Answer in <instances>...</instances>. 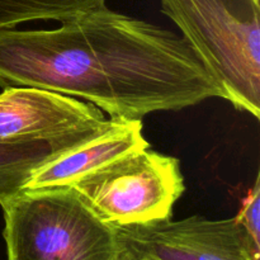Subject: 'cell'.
Returning <instances> with one entry per match:
<instances>
[{
  "mask_svg": "<svg viewBox=\"0 0 260 260\" xmlns=\"http://www.w3.org/2000/svg\"><path fill=\"white\" fill-rule=\"evenodd\" d=\"M135 260H154V259H149V258H140V259H135Z\"/></svg>",
  "mask_w": 260,
  "mask_h": 260,
  "instance_id": "8fae6325",
  "label": "cell"
},
{
  "mask_svg": "<svg viewBox=\"0 0 260 260\" xmlns=\"http://www.w3.org/2000/svg\"><path fill=\"white\" fill-rule=\"evenodd\" d=\"M113 260H135V259L132 258V255L128 253V251L126 250V249H123L121 246V249H119L118 254H117L116 258H114Z\"/></svg>",
  "mask_w": 260,
  "mask_h": 260,
  "instance_id": "30bf717a",
  "label": "cell"
},
{
  "mask_svg": "<svg viewBox=\"0 0 260 260\" xmlns=\"http://www.w3.org/2000/svg\"><path fill=\"white\" fill-rule=\"evenodd\" d=\"M142 149H150L142 135V121H116L103 134L41 167L24 189L71 185L117 157Z\"/></svg>",
  "mask_w": 260,
  "mask_h": 260,
  "instance_id": "52a82bcc",
  "label": "cell"
},
{
  "mask_svg": "<svg viewBox=\"0 0 260 260\" xmlns=\"http://www.w3.org/2000/svg\"><path fill=\"white\" fill-rule=\"evenodd\" d=\"M119 245L134 259L259 260L260 248L234 218L192 216L117 228Z\"/></svg>",
  "mask_w": 260,
  "mask_h": 260,
  "instance_id": "5b68a950",
  "label": "cell"
},
{
  "mask_svg": "<svg viewBox=\"0 0 260 260\" xmlns=\"http://www.w3.org/2000/svg\"><path fill=\"white\" fill-rule=\"evenodd\" d=\"M107 122L98 107L33 86L0 94V144L52 141Z\"/></svg>",
  "mask_w": 260,
  "mask_h": 260,
  "instance_id": "8992f818",
  "label": "cell"
},
{
  "mask_svg": "<svg viewBox=\"0 0 260 260\" xmlns=\"http://www.w3.org/2000/svg\"><path fill=\"white\" fill-rule=\"evenodd\" d=\"M0 206L8 260H113L121 249L71 185L22 189Z\"/></svg>",
  "mask_w": 260,
  "mask_h": 260,
  "instance_id": "3957f363",
  "label": "cell"
},
{
  "mask_svg": "<svg viewBox=\"0 0 260 260\" xmlns=\"http://www.w3.org/2000/svg\"><path fill=\"white\" fill-rule=\"evenodd\" d=\"M71 187L116 229L170 220L185 190L179 160L149 149L117 157Z\"/></svg>",
  "mask_w": 260,
  "mask_h": 260,
  "instance_id": "277c9868",
  "label": "cell"
},
{
  "mask_svg": "<svg viewBox=\"0 0 260 260\" xmlns=\"http://www.w3.org/2000/svg\"><path fill=\"white\" fill-rule=\"evenodd\" d=\"M114 122L108 119L101 127L52 141L0 144V205L24 189L28 180L41 167L103 134Z\"/></svg>",
  "mask_w": 260,
  "mask_h": 260,
  "instance_id": "ba28073f",
  "label": "cell"
},
{
  "mask_svg": "<svg viewBox=\"0 0 260 260\" xmlns=\"http://www.w3.org/2000/svg\"><path fill=\"white\" fill-rule=\"evenodd\" d=\"M238 111L260 117L259 0H160Z\"/></svg>",
  "mask_w": 260,
  "mask_h": 260,
  "instance_id": "7a4b0ae2",
  "label": "cell"
},
{
  "mask_svg": "<svg viewBox=\"0 0 260 260\" xmlns=\"http://www.w3.org/2000/svg\"><path fill=\"white\" fill-rule=\"evenodd\" d=\"M52 30L0 28V86L86 99L114 121H142L223 93L187 41L107 7Z\"/></svg>",
  "mask_w": 260,
  "mask_h": 260,
  "instance_id": "6da1fadb",
  "label": "cell"
},
{
  "mask_svg": "<svg viewBox=\"0 0 260 260\" xmlns=\"http://www.w3.org/2000/svg\"><path fill=\"white\" fill-rule=\"evenodd\" d=\"M241 226L258 248H260V178L256 177L254 187L241 203L240 212L236 216Z\"/></svg>",
  "mask_w": 260,
  "mask_h": 260,
  "instance_id": "9c48e42d",
  "label": "cell"
}]
</instances>
